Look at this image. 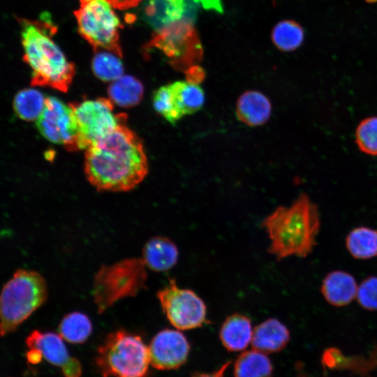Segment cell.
Listing matches in <instances>:
<instances>
[{
    "mask_svg": "<svg viewBox=\"0 0 377 377\" xmlns=\"http://www.w3.org/2000/svg\"><path fill=\"white\" fill-rule=\"evenodd\" d=\"M142 142L122 122L85 149L84 172L90 184L100 191H127L148 173Z\"/></svg>",
    "mask_w": 377,
    "mask_h": 377,
    "instance_id": "obj_1",
    "label": "cell"
},
{
    "mask_svg": "<svg viewBox=\"0 0 377 377\" xmlns=\"http://www.w3.org/2000/svg\"><path fill=\"white\" fill-rule=\"evenodd\" d=\"M262 225L270 240L268 252L276 260L306 258L316 246L320 218L317 205L301 193L290 205L275 209Z\"/></svg>",
    "mask_w": 377,
    "mask_h": 377,
    "instance_id": "obj_2",
    "label": "cell"
},
{
    "mask_svg": "<svg viewBox=\"0 0 377 377\" xmlns=\"http://www.w3.org/2000/svg\"><path fill=\"white\" fill-rule=\"evenodd\" d=\"M17 20L21 28L23 59L31 70V85L66 92L75 69L52 38L56 26L46 16L39 20Z\"/></svg>",
    "mask_w": 377,
    "mask_h": 377,
    "instance_id": "obj_3",
    "label": "cell"
},
{
    "mask_svg": "<svg viewBox=\"0 0 377 377\" xmlns=\"http://www.w3.org/2000/svg\"><path fill=\"white\" fill-rule=\"evenodd\" d=\"M47 286L38 272L18 269L4 285L0 300L1 334L15 331L47 298Z\"/></svg>",
    "mask_w": 377,
    "mask_h": 377,
    "instance_id": "obj_4",
    "label": "cell"
},
{
    "mask_svg": "<svg viewBox=\"0 0 377 377\" xmlns=\"http://www.w3.org/2000/svg\"><path fill=\"white\" fill-rule=\"evenodd\" d=\"M95 364L103 377H147L149 347L140 336L118 330L99 346Z\"/></svg>",
    "mask_w": 377,
    "mask_h": 377,
    "instance_id": "obj_5",
    "label": "cell"
},
{
    "mask_svg": "<svg viewBox=\"0 0 377 377\" xmlns=\"http://www.w3.org/2000/svg\"><path fill=\"white\" fill-rule=\"evenodd\" d=\"M108 0H80L74 11L80 34L97 52L108 51L123 57L119 42L121 22Z\"/></svg>",
    "mask_w": 377,
    "mask_h": 377,
    "instance_id": "obj_6",
    "label": "cell"
},
{
    "mask_svg": "<svg viewBox=\"0 0 377 377\" xmlns=\"http://www.w3.org/2000/svg\"><path fill=\"white\" fill-rule=\"evenodd\" d=\"M145 49L161 52L176 70L185 73L198 66L202 48L195 27L184 18L155 30Z\"/></svg>",
    "mask_w": 377,
    "mask_h": 377,
    "instance_id": "obj_7",
    "label": "cell"
},
{
    "mask_svg": "<svg viewBox=\"0 0 377 377\" xmlns=\"http://www.w3.org/2000/svg\"><path fill=\"white\" fill-rule=\"evenodd\" d=\"M71 105L77 130V150L86 149L127 119L126 114L114 112V103L110 98L87 99Z\"/></svg>",
    "mask_w": 377,
    "mask_h": 377,
    "instance_id": "obj_8",
    "label": "cell"
},
{
    "mask_svg": "<svg viewBox=\"0 0 377 377\" xmlns=\"http://www.w3.org/2000/svg\"><path fill=\"white\" fill-rule=\"evenodd\" d=\"M167 319L177 330H188L207 323V307L192 290L179 287L174 279L157 293Z\"/></svg>",
    "mask_w": 377,
    "mask_h": 377,
    "instance_id": "obj_9",
    "label": "cell"
},
{
    "mask_svg": "<svg viewBox=\"0 0 377 377\" xmlns=\"http://www.w3.org/2000/svg\"><path fill=\"white\" fill-rule=\"evenodd\" d=\"M40 134L49 141L77 150V130L73 108L57 98L47 97L44 109L36 121Z\"/></svg>",
    "mask_w": 377,
    "mask_h": 377,
    "instance_id": "obj_10",
    "label": "cell"
},
{
    "mask_svg": "<svg viewBox=\"0 0 377 377\" xmlns=\"http://www.w3.org/2000/svg\"><path fill=\"white\" fill-rule=\"evenodd\" d=\"M150 364L158 370H172L187 360L190 344L179 330L164 329L158 332L149 345Z\"/></svg>",
    "mask_w": 377,
    "mask_h": 377,
    "instance_id": "obj_11",
    "label": "cell"
},
{
    "mask_svg": "<svg viewBox=\"0 0 377 377\" xmlns=\"http://www.w3.org/2000/svg\"><path fill=\"white\" fill-rule=\"evenodd\" d=\"M25 343L27 348L38 349L43 359L61 369L64 377H81V363L70 355L59 334L35 330L27 336Z\"/></svg>",
    "mask_w": 377,
    "mask_h": 377,
    "instance_id": "obj_12",
    "label": "cell"
},
{
    "mask_svg": "<svg viewBox=\"0 0 377 377\" xmlns=\"http://www.w3.org/2000/svg\"><path fill=\"white\" fill-rule=\"evenodd\" d=\"M145 267L142 258H131L103 267L98 273L112 279V281L96 276L95 285L114 283L112 290H117V300L126 295H134L145 284Z\"/></svg>",
    "mask_w": 377,
    "mask_h": 377,
    "instance_id": "obj_13",
    "label": "cell"
},
{
    "mask_svg": "<svg viewBox=\"0 0 377 377\" xmlns=\"http://www.w3.org/2000/svg\"><path fill=\"white\" fill-rule=\"evenodd\" d=\"M358 284L355 277L343 270H334L323 279L320 291L325 300L330 305L342 307L355 299Z\"/></svg>",
    "mask_w": 377,
    "mask_h": 377,
    "instance_id": "obj_14",
    "label": "cell"
},
{
    "mask_svg": "<svg viewBox=\"0 0 377 377\" xmlns=\"http://www.w3.org/2000/svg\"><path fill=\"white\" fill-rule=\"evenodd\" d=\"M288 327L276 318H269L256 326L253 331V348L265 354L283 350L290 341Z\"/></svg>",
    "mask_w": 377,
    "mask_h": 377,
    "instance_id": "obj_15",
    "label": "cell"
},
{
    "mask_svg": "<svg viewBox=\"0 0 377 377\" xmlns=\"http://www.w3.org/2000/svg\"><path fill=\"white\" fill-rule=\"evenodd\" d=\"M272 113L269 99L263 93L256 90L244 92L238 98L235 114L237 118L249 126L265 124Z\"/></svg>",
    "mask_w": 377,
    "mask_h": 377,
    "instance_id": "obj_16",
    "label": "cell"
},
{
    "mask_svg": "<svg viewBox=\"0 0 377 377\" xmlns=\"http://www.w3.org/2000/svg\"><path fill=\"white\" fill-rule=\"evenodd\" d=\"M253 331L249 317L240 313H233L223 323L219 338L226 350L239 352L244 350L251 342Z\"/></svg>",
    "mask_w": 377,
    "mask_h": 377,
    "instance_id": "obj_17",
    "label": "cell"
},
{
    "mask_svg": "<svg viewBox=\"0 0 377 377\" xmlns=\"http://www.w3.org/2000/svg\"><path fill=\"white\" fill-rule=\"evenodd\" d=\"M179 251L176 244L165 237L150 239L142 250V260L147 267L155 272L171 269L177 263Z\"/></svg>",
    "mask_w": 377,
    "mask_h": 377,
    "instance_id": "obj_18",
    "label": "cell"
},
{
    "mask_svg": "<svg viewBox=\"0 0 377 377\" xmlns=\"http://www.w3.org/2000/svg\"><path fill=\"white\" fill-rule=\"evenodd\" d=\"M186 0H147L144 7L145 20L155 30L183 18Z\"/></svg>",
    "mask_w": 377,
    "mask_h": 377,
    "instance_id": "obj_19",
    "label": "cell"
},
{
    "mask_svg": "<svg viewBox=\"0 0 377 377\" xmlns=\"http://www.w3.org/2000/svg\"><path fill=\"white\" fill-rule=\"evenodd\" d=\"M346 247L352 257L368 260L377 256V230L367 226L352 229L346 237Z\"/></svg>",
    "mask_w": 377,
    "mask_h": 377,
    "instance_id": "obj_20",
    "label": "cell"
},
{
    "mask_svg": "<svg viewBox=\"0 0 377 377\" xmlns=\"http://www.w3.org/2000/svg\"><path fill=\"white\" fill-rule=\"evenodd\" d=\"M272 371L267 354L255 349L244 351L234 363V377H272Z\"/></svg>",
    "mask_w": 377,
    "mask_h": 377,
    "instance_id": "obj_21",
    "label": "cell"
},
{
    "mask_svg": "<svg viewBox=\"0 0 377 377\" xmlns=\"http://www.w3.org/2000/svg\"><path fill=\"white\" fill-rule=\"evenodd\" d=\"M109 98L119 106L130 108L142 100L144 93L142 84L137 78L123 75L112 82L108 90Z\"/></svg>",
    "mask_w": 377,
    "mask_h": 377,
    "instance_id": "obj_22",
    "label": "cell"
},
{
    "mask_svg": "<svg viewBox=\"0 0 377 377\" xmlns=\"http://www.w3.org/2000/svg\"><path fill=\"white\" fill-rule=\"evenodd\" d=\"M170 85L184 116L194 114L202 108L205 96L199 84L179 80L170 83Z\"/></svg>",
    "mask_w": 377,
    "mask_h": 377,
    "instance_id": "obj_23",
    "label": "cell"
},
{
    "mask_svg": "<svg viewBox=\"0 0 377 377\" xmlns=\"http://www.w3.org/2000/svg\"><path fill=\"white\" fill-rule=\"evenodd\" d=\"M92 332V324L87 316L81 312L66 315L59 325V334L64 340L71 343L85 342Z\"/></svg>",
    "mask_w": 377,
    "mask_h": 377,
    "instance_id": "obj_24",
    "label": "cell"
},
{
    "mask_svg": "<svg viewBox=\"0 0 377 377\" xmlns=\"http://www.w3.org/2000/svg\"><path fill=\"white\" fill-rule=\"evenodd\" d=\"M274 45L281 51L292 52L301 46L304 40L302 27L292 20L278 22L271 34Z\"/></svg>",
    "mask_w": 377,
    "mask_h": 377,
    "instance_id": "obj_25",
    "label": "cell"
},
{
    "mask_svg": "<svg viewBox=\"0 0 377 377\" xmlns=\"http://www.w3.org/2000/svg\"><path fill=\"white\" fill-rule=\"evenodd\" d=\"M46 98L35 89L20 90L13 99L14 111L18 117L24 121H36L44 109Z\"/></svg>",
    "mask_w": 377,
    "mask_h": 377,
    "instance_id": "obj_26",
    "label": "cell"
},
{
    "mask_svg": "<svg viewBox=\"0 0 377 377\" xmlns=\"http://www.w3.org/2000/svg\"><path fill=\"white\" fill-rule=\"evenodd\" d=\"M152 104L156 112L172 125L184 117L170 84L161 86L155 91Z\"/></svg>",
    "mask_w": 377,
    "mask_h": 377,
    "instance_id": "obj_27",
    "label": "cell"
},
{
    "mask_svg": "<svg viewBox=\"0 0 377 377\" xmlns=\"http://www.w3.org/2000/svg\"><path fill=\"white\" fill-rule=\"evenodd\" d=\"M96 53L91 61V68L96 77L105 82H114L123 76L124 66L121 57L108 51Z\"/></svg>",
    "mask_w": 377,
    "mask_h": 377,
    "instance_id": "obj_28",
    "label": "cell"
},
{
    "mask_svg": "<svg viewBox=\"0 0 377 377\" xmlns=\"http://www.w3.org/2000/svg\"><path fill=\"white\" fill-rule=\"evenodd\" d=\"M355 142L359 149L370 156H377V117L362 119L355 130Z\"/></svg>",
    "mask_w": 377,
    "mask_h": 377,
    "instance_id": "obj_29",
    "label": "cell"
},
{
    "mask_svg": "<svg viewBox=\"0 0 377 377\" xmlns=\"http://www.w3.org/2000/svg\"><path fill=\"white\" fill-rule=\"evenodd\" d=\"M356 300L368 311H377V276H369L358 284Z\"/></svg>",
    "mask_w": 377,
    "mask_h": 377,
    "instance_id": "obj_30",
    "label": "cell"
},
{
    "mask_svg": "<svg viewBox=\"0 0 377 377\" xmlns=\"http://www.w3.org/2000/svg\"><path fill=\"white\" fill-rule=\"evenodd\" d=\"M114 8L126 10L136 6L142 0H108Z\"/></svg>",
    "mask_w": 377,
    "mask_h": 377,
    "instance_id": "obj_31",
    "label": "cell"
},
{
    "mask_svg": "<svg viewBox=\"0 0 377 377\" xmlns=\"http://www.w3.org/2000/svg\"><path fill=\"white\" fill-rule=\"evenodd\" d=\"M230 362H226L219 368V369L211 373L198 372L192 375L191 377H224L225 372L230 365Z\"/></svg>",
    "mask_w": 377,
    "mask_h": 377,
    "instance_id": "obj_32",
    "label": "cell"
},
{
    "mask_svg": "<svg viewBox=\"0 0 377 377\" xmlns=\"http://www.w3.org/2000/svg\"><path fill=\"white\" fill-rule=\"evenodd\" d=\"M27 362L31 364H37L43 359L40 352L36 348H28L26 352Z\"/></svg>",
    "mask_w": 377,
    "mask_h": 377,
    "instance_id": "obj_33",
    "label": "cell"
},
{
    "mask_svg": "<svg viewBox=\"0 0 377 377\" xmlns=\"http://www.w3.org/2000/svg\"><path fill=\"white\" fill-rule=\"evenodd\" d=\"M199 2L205 8L222 11L221 0H195Z\"/></svg>",
    "mask_w": 377,
    "mask_h": 377,
    "instance_id": "obj_34",
    "label": "cell"
},
{
    "mask_svg": "<svg viewBox=\"0 0 377 377\" xmlns=\"http://www.w3.org/2000/svg\"><path fill=\"white\" fill-rule=\"evenodd\" d=\"M368 3H375L377 1V0H365Z\"/></svg>",
    "mask_w": 377,
    "mask_h": 377,
    "instance_id": "obj_35",
    "label": "cell"
},
{
    "mask_svg": "<svg viewBox=\"0 0 377 377\" xmlns=\"http://www.w3.org/2000/svg\"><path fill=\"white\" fill-rule=\"evenodd\" d=\"M273 1H275L276 0H272Z\"/></svg>",
    "mask_w": 377,
    "mask_h": 377,
    "instance_id": "obj_36",
    "label": "cell"
}]
</instances>
